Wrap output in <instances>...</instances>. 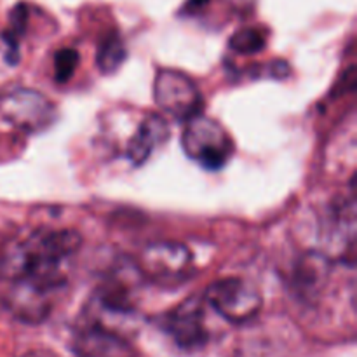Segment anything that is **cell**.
<instances>
[{"label": "cell", "instance_id": "6da1fadb", "mask_svg": "<svg viewBox=\"0 0 357 357\" xmlns=\"http://www.w3.org/2000/svg\"><path fill=\"white\" fill-rule=\"evenodd\" d=\"M80 246L82 237L70 229L14 237L0 250V279L13 286V295L51 307L52 296L65 288V268Z\"/></svg>", "mask_w": 357, "mask_h": 357}, {"label": "cell", "instance_id": "7a4b0ae2", "mask_svg": "<svg viewBox=\"0 0 357 357\" xmlns=\"http://www.w3.org/2000/svg\"><path fill=\"white\" fill-rule=\"evenodd\" d=\"M185 153L206 169H222L234 153V142L218 121L199 114L185 122L181 132Z\"/></svg>", "mask_w": 357, "mask_h": 357}, {"label": "cell", "instance_id": "3957f363", "mask_svg": "<svg viewBox=\"0 0 357 357\" xmlns=\"http://www.w3.org/2000/svg\"><path fill=\"white\" fill-rule=\"evenodd\" d=\"M136 268L153 284L173 288L194 274V258L190 250L180 243H153L142 251Z\"/></svg>", "mask_w": 357, "mask_h": 357}, {"label": "cell", "instance_id": "277c9868", "mask_svg": "<svg viewBox=\"0 0 357 357\" xmlns=\"http://www.w3.org/2000/svg\"><path fill=\"white\" fill-rule=\"evenodd\" d=\"M206 303L232 324H246L260 314L264 300L253 282L243 278H225L213 282L204 293Z\"/></svg>", "mask_w": 357, "mask_h": 357}, {"label": "cell", "instance_id": "5b68a950", "mask_svg": "<svg viewBox=\"0 0 357 357\" xmlns=\"http://www.w3.org/2000/svg\"><path fill=\"white\" fill-rule=\"evenodd\" d=\"M56 107L33 89H13L0 96V121L24 132H42L56 121Z\"/></svg>", "mask_w": 357, "mask_h": 357}, {"label": "cell", "instance_id": "8992f818", "mask_svg": "<svg viewBox=\"0 0 357 357\" xmlns=\"http://www.w3.org/2000/svg\"><path fill=\"white\" fill-rule=\"evenodd\" d=\"M153 98L164 114L181 122L201 114L204 105L197 84L183 72L171 68L159 70L153 82Z\"/></svg>", "mask_w": 357, "mask_h": 357}, {"label": "cell", "instance_id": "52a82bcc", "mask_svg": "<svg viewBox=\"0 0 357 357\" xmlns=\"http://www.w3.org/2000/svg\"><path fill=\"white\" fill-rule=\"evenodd\" d=\"M166 330L181 349L202 347L208 340L202 303L195 298L181 303L167 316Z\"/></svg>", "mask_w": 357, "mask_h": 357}, {"label": "cell", "instance_id": "ba28073f", "mask_svg": "<svg viewBox=\"0 0 357 357\" xmlns=\"http://www.w3.org/2000/svg\"><path fill=\"white\" fill-rule=\"evenodd\" d=\"M73 352L77 357H136L121 333L93 323L77 333Z\"/></svg>", "mask_w": 357, "mask_h": 357}, {"label": "cell", "instance_id": "9c48e42d", "mask_svg": "<svg viewBox=\"0 0 357 357\" xmlns=\"http://www.w3.org/2000/svg\"><path fill=\"white\" fill-rule=\"evenodd\" d=\"M169 138V126L160 115L152 114L139 124L128 145V157L132 164L142 166L153 152Z\"/></svg>", "mask_w": 357, "mask_h": 357}, {"label": "cell", "instance_id": "30bf717a", "mask_svg": "<svg viewBox=\"0 0 357 357\" xmlns=\"http://www.w3.org/2000/svg\"><path fill=\"white\" fill-rule=\"evenodd\" d=\"M330 278V260L323 253H305L295 268V286L303 300H314L323 293Z\"/></svg>", "mask_w": 357, "mask_h": 357}, {"label": "cell", "instance_id": "8fae6325", "mask_svg": "<svg viewBox=\"0 0 357 357\" xmlns=\"http://www.w3.org/2000/svg\"><path fill=\"white\" fill-rule=\"evenodd\" d=\"M126 56H128V51L124 47V42L117 35H112L105 38L98 49V66L103 73H114L124 63Z\"/></svg>", "mask_w": 357, "mask_h": 357}, {"label": "cell", "instance_id": "7c38bea8", "mask_svg": "<svg viewBox=\"0 0 357 357\" xmlns=\"http://www.w3.org/2000/svg\"><path fill=\"white\" fill-rule=\"evenodd\" d=\"M265 44H267V37L260 28H241L230 38L232 51L241 52V54H257L264 51Z\"/></svg>", "mask_w": 357, "mask_h": 357}, {"label": "cell", "instance_id": "4fadbf2b", "mask_svg": "<svg viewBox=\"0 0 357 357\" xmlns=\"http://www.w3.org/2000/svg\"><path fill=\"white\" fill-rule=\"evenodd\" d=\"M79 65V52L75 49H61L56 52L54 75L58 82H68Z\"/></svg>", "mask_w": 357, "mask_h": 357}, {"label": "cell", "instance_id": "5bb4252c", "mask_svg": "<svg viewBox=\"0 0 357 357\" xmlns=\"http://www.w3.org/2000/svg\"><path fill=\"white\" fill-rule=\"evenodd\" d=\"M23 357H58V356L51 351H45V349H35V351L26 352Z\"/></svg>", "mask_w": 357, "mask_h": 357}]
</instances>
